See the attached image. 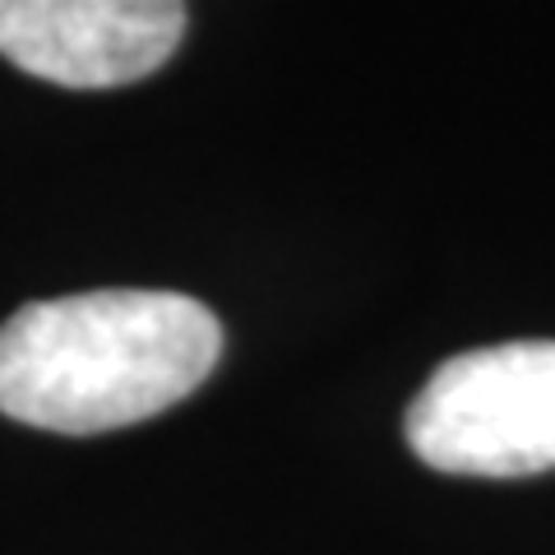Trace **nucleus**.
Here are the masks:
<instances>
[{
  "mask_svg": "<svg viewBox=\"0 0 555 555\" xmlns=\"http://www.w3.org/2000/svg\"><path fill=\"white\" fill-rule=\"evenodd\" d=\"M218 352L214 310L181 292L33 301L0 324V412L56 436L120 430L190 398Z\"/></svg>",
  "mask_w": 555,
  "mask_h": 555,
  "instance_id": "nucleus-1",
  "label": "nucleus"
},
{
  "mask_svg": "<svg viewBox=\"0 0 555 555\" xmlns=\"http://www.w3.org/2000/svg\"><path fill=\"white\" fill-rule=\"evenodd\" d=\"M185 33V0H0V56L61 89L153 75Z\"/></svg>",
  "mask_w": 555,
  "mask_h": 555,
  "instance_id": "nucleus-3",
  "label": "nucleus"
},
{
  "mask_svg": "<svg viewBox=\"0 0 555 555\" xmlns=\"http://www.w3.org/2000/svg\"><path fill=\"white\" fill-rule=\"evenodd\" d=\"M408 444L436 473L532 477L555 467V343L449 357L408 408Z\"/></svg>",
  "mask_w": 555,
  "mask_h": 555,
  "instance_id": "nucleus-2",
  "label": "nucleus"
}]
</instances>
